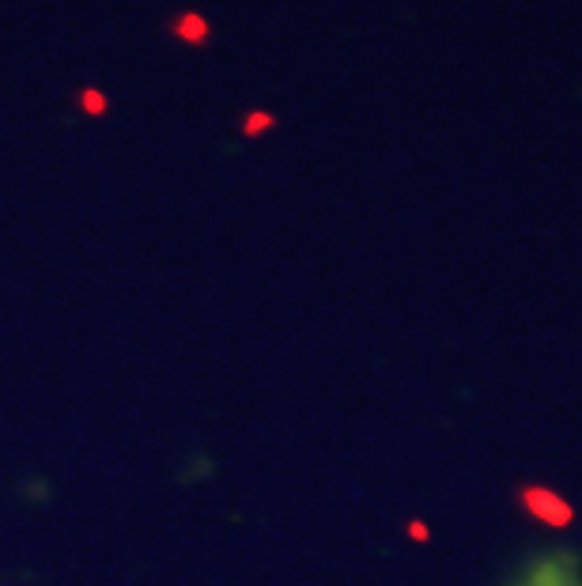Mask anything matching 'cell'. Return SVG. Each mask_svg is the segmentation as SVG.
I'll return each instance as SVG.
<instances>
[{"label": "cell", "mask_w": 582, "mask_h": 586, "mask_svg": "<svg viewBox=\"0 0 582 586\" xmlns=\"http://www.w3.org/2000/svg\"><path fill=\"white\" fill-rule=\"evenodd\" d=\"M174 35L189 42V46H205L208 35H212V27H208L205 16H197V12H182V16L174 19Z\"/></svg>", "instance_id": "obj_3"}, {"label": "cell", "mask_w": 582, "mask_h": 586, "mask_svg": "<svg viewBox=\"0 0 582 586\" xmlns=\"http://www.w3.org/2000/svg\"><path fill=\"white\" fill-rule=\"evenodd\" d=\"M522 503H526V511H530L541 526H552V530H564L575 522V507L560 496V492H552V488H522Z\"/></svg>", "instance_id": "obj_2"}, {"label": "cell", "mask_w": 582, "mask_h": 586, "mask_svg": "<svg viewBox=\"0 0 582 586\" xmlns=\"http://www.w3.org/2000/svg\"><path fill=\"white\" fill-rule=\"evenodd\" d=\"M511 586H582V560L575 552H541Z\"/></svg>", "instance_id": "obj_1"}]
</instances>
